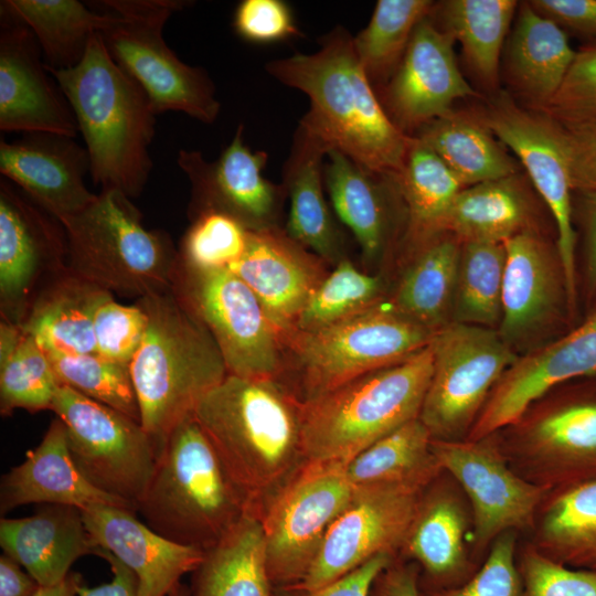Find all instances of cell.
Masks as SVG:
<instances>
[{
    "label": "cell",
    "instance_id": "obj_2",
    "mask_svg": "<svg viewBox=\"0 0 596 596\" xmlns=\"http://www.w3.org/2000/svg\"><path fill=\"white\" fill-rule=\"evenodd\" d=\"M194 418L258 514L307 460L302 403L278 380L227 374L203 397Z\"/></svg>",
    "mask_w": 596,
    "mask_h": 596
},
{
    "label": "cell",
    "instance_id": "obj_15",
    "mask_svg": "<svg viewBox=\"0 0 596 596\" xmlns=\"http://www.w3.org/2000/svg\"><path fill=\"white\" fill-rule=\"evenodd\" d=\"M432 450L469 502L471 555L478 566L503 533L515 531L521 538L530 533L547 491L511 468L492 434L476 440H432Z\"/></svg>",
    "mask_w": 596,
    "mask_h": 596
},
{
    "label": "cell",
    "instance_id": "obj_12",
    "mask_svg": "<svg viewBox=\"0 0 596 596\" xmlns=\"http://www.w3.org/2000/svg\"><path fill=\"white\" fill-rule=\"evenodd\" d=\"M345 466L306 460L262 507L274 587L300 584L310 571L331 524L353 497Z\"/></svg>",
    "mask_w": 596,
    "mask_h": 596
},
{
    "label": "cell",
    "instance_id": "obj_27",
    "mask_svg": "<svg viewBox=\"0 0 596 596\" xmlns=\"http://www.w3.org/2000/svg\"><path fill=\"white\" fill-rule=\"evenodd\" d=\"M328 266L275 226L251 231L244 255L230 269L253 290L283 334L294 327Z\"/></svg>",
    "mask_w": 596,
    "mask_h": 596
},
{
    "label": "cell",
    "instance_id": "obj_55",
    "mask_svg": "<svg viewBox=\"0 0 596 596\" xmlns=\"http://www.w3.org/2000/svg\"><path fill=\"white\" fill-rule=\"evenodd\" d=\"M395 557L381 554L324 586L309 589L297 585L274 587L273 596H370L375 581Z\"/></svg>",
    "mask_w": 596,
    "mask_h": 596
},
{
    "label": "cell",
    "instance_id": "obj_16",
    "mask_svg": "<svg viewBox=\"0 0 596 596\" xmlns=\"http://www.w3.org/2000/svg\"><path fill=\"white\" fill-rule=\"evenodd\" d=\"M481 119L518 157L553 216L568 315L573 319L577 308V234L573 223V188L562 126L545 113L521 107L502 93L489 104Z\"/></svg>",
    "mask_w": 596,
    "mask_h": 596
},
{
    "label": "cell",
    "instance_id": "obj_49",
    "mask_svg": "<svg viewBox=\"0 0 596 596\" xmlns=\"http://www.w3.org/2000/svg\"><path fill=\"white\" fill-rule=\"evenodd\" d=\"M520 538L515 531L503 533L467 582L451 588L419 589L421 596H525L517 561Z\"/></svg>",
    "mask_w": 596,
    "mask_h": 596
},
{
    "label": "cell",
    "instance_id": "obj_22",
    "mask_svg": "<svg viewBox=\"0 0 596 596\" xmlns=\"http://www.w3.org/2000/svg\"><path fill=\"white\" fill-rule=\"evenodd\" d=\"M0 130L53 132L75 138L74 111L49 73L35 35L0 10Z\"/></svg>",
    "mask_w": 596,
    "mask_h": 596
},
{
    "label": "cell",
    "instance_id": "obj_34",
    "mask_svg": "<svg viewBox=\"0 0 596 596\" xmlns=\"http://www.w3.org/2000/svg\"><path fill=\"white\" fill-rule=\"evenodd\" d=\"M533 204L518 173L464 188L445 213L438 233L454 235L460 243H504L533 230Z\"/></svg>",
    "mask_w": 596,
    "mask_h": 596
},
{
    "label": "cell",
    "instance_id": "obj_33",
    "mask_svg": "<svg viewBox=\"0 0 596 596\" xmlns=\"http://www.w3.org/2000/svg\"><path fill=\"white\" fill-rule=\"evenodd\" d=\"M460 248L454 235L438 233L405 249L391 306L434 332L450 323Z\"/></svg>",
    "mask_w": 596,
    "mask_h": 596
},
{
    "label": "cell",
    "instance_id": "obj_11",
    "mask_svg": "<svg viewBox=\"0 0 596 596\" xmlns=\"http://www.w3.org/2000/svg\"><path fill=\"white\" fill-rule=\"evenodd\" d=\"M172 287L213 337L228 374L283 379V336L253 290L235 273L193 269L178 263Z\"/></svg>",
    "mask_w": 596,
    "mask_h": 596
},
{
    "label": "cell",
    "instance_id": "obj_59",
    "mask_svg": "<svg viewBox=\"0 0 596 596\" xmlns=\"http://www.w3.org/2000/svg\"><path fill=\"white\" fill-rule=\"evenodd\" d=\"M579 211L586 235L585 289L596 294V192L579 193Z\"/></svg>",
    "mask_w": 596,
    "mask_h": 596
},
{
    "label": "cell",
    "instance_id": "obj_56",
    "mask_svg": "<svg viewBox=\"0 0 596 596\" xmlns=\"http://www.w3.org/2000/svg\"><path fill=\"white\" fill-rule=\"evenodd\" d=\"M529 3L562 28L596 39V0H532Z\"/></svg>",
    "mask_w": 596,
    "mask_h": 596
},
{
    "label": "cell",
    "instance_id": "obj_30",
    "mask_svg": "<svg viewBox=\"0 0 596 596\" xmlns=\"http://www.w3.org/2000/svg\"><path fill=\"white\" fill-rule=\"evenodd\" d=\"M0 545L40 586L60 584L78 558L95 555L82 510L61 504H44L29 517L2 518Z\"/></svg>",
    "mask_w": 596,
    "mask_h": 596
},
{
    "label": "cell",
    "instance_id": "obj_5",
    "mask_svg": "<svg viewBox=\"0 0 596 596\" xmlns=\"http://www.w3.org/2000/svg\"><path fill=\"white\" fill-rule=\"evenodd\" d=\"M248 511L255 510L225 470L194 415L179 424L161 446L137 507L156 533L203 551Z\"/></svg>",
    "mask_w": 596,
    "mask_h": 596
},
{
    "label": "cell",
    "instance_id": "obj_62",
    "mask_svg": "<svg viewBox=\"0 0 596 596\" xmlns=\"http://www.w3.org/2000/svg\"><path fill=\"white\" fill-rule=\"evenodd\" d=\"M169 596H190V590L180 584Z\"/></svg>",
    "mask_w": 596,
    "mask_h": 596
},
{
    "label": "cell",
    "instance_id": "obj_24",
    "mask_svg": "<svg viewBox=\"0 0 596 596\" xmlns=\"http://www.w3.org/2000/svg\"><path fill=\"white\" fill-rule=\"evenodd\" d=\"M0 172L36 205L61 220L88 206L97 196L85 184L89 156L75 138L53 132H25L0 140Z\"/></svg>",
    "mask_w": 596,
    "mask_h": 596
},
{
    "label": "cell",
    "instance_id": "obj_45",
    "mask_svg": "<svg viewBox=\"0 0 596 596\" xmlns=\"http://www.w3.org/2000/svg\"><path fill=\"white\" fill-rule=\"evenodd\" d=\"M504 266L503 243H461L451 322L499 326Z\"/></svg>",
    "mask_w": 596,
    "mask_h": 596
},
{
    "label": "cell",
    "instance_id": "obj_38",
    "mask_svg": "<svg viewBox=\"0 0 596 596\" xmlns=\"http://www.w3.org/2000/svg\"><path fill=\"white\" fill-rule=\"evenodd\" d=\"M416 132L414 137L446 163L464 188L519 172L515 160L481 117L451 109Z\"/></svg>",
    "mask_w": 596,
    "mask_h": 596
},
{
    "label": "cell",
    "instance_id": "obj_13",
    "mask_svg": "<svg viewBox=\"0 0 596 596\" xmlns=\"http://www.w3.org/2000/svg\"><path fill=\"white\" fill-rule=\"evenodd\" d=\"M430 347L433 372L418 418L433 440L467 439L518 354L497 330L457 322L436 331Z\"/></svg>",
    "mask_w": 596,
    "mask_h": 596
},
{
    "label": "cell",
    "instance_id": "obj_52",
    "mask_svg": "<svg viewBox=\"0 0 596 596\" xmlns=\"http://www.w3.org/2000/svg\"><path fill=\"white\" fill-rule=\"evenodd\" d=\"M540 111L561 124L596 120V43L576 51L562 85Z\"/></svg>",
    "mask_w": 596,
    "mask_h": 596
},
{
    "label": "cell",
    "instance_id": "obj_19",
    "mask_svg": "<svg viewBox=\"0 0 596 596\" xmlns=\"http://www.w3.org/2000/svg\"><path fill=\"white\" fill-rule=\"evenodd\" d=\"M592 376H596V294L581 324L518 356L491 391L467 439L500 430L551 390Z\"/></svg>",
    "mask_w": 596,
    "mask_h": 596
},
{
    "label": "cell",
    "instance_id": "obj_10",
    "mask_svg": "<svg viewBox=\"0 0 596 596\" xmlns=\"http://www.w3.org/2000/svg\"><path fill=\"white\" fill-rule=\"evenodd\" d=\"M113 18L99 35L115 63L145 91L155 113L182 111L211 124L221 105L206 71L182 62L166 43L168 19L190 4L182 0H104Z\"/></svg>",
    "mask_w": 596,
    "mask_h": 596
},
{
    "label": "cell",
    "instance_id": "obj_23",
    "mask_svg": "<svg viewBox=\"0 0 596 596\" xmlns=\"http://www.w3.org/2000/svg\"><path fill=\"white\" fill-rule=\"evenodd\" d=\"M66 256L62 223L9 181H0V305L4 320L21 323L44 269H61Z\"/></svg>",
    "mask_w": 596,
    "mask_h": 596
},
{
    "label": "cell",
    "instance_id": "obj_36",
    "mask_svg": "<svg viewBox=\"0 0 596 596\" xmlns=\"http://www.w3.org/2000/svg\"><path fill=\"white\" fill-rule=\"evenodd\" d=\"M521 539L555 563L596 573V478L547 491Z\"/></svg>",
    "mask_w": 596,
    "mask_h": 596
},
{
    "label": "cell",
    "instance_id": "obj_43",
    "mask_svg": "<svg viewBox=\"0 0 596 596\" xmlns=\"http://www.w3.org/2000/svg\"><path fill=\"white\" fill-rule=\"evenodd\" d=\"M61 386L44 348L19 323L0 324V413L52 409Z\"/></svg>",
    "mask_w": 596,
    "mask_h": 596
},
{
    "label": "cell",
    "instance_id": "obj_46",
    "mask_svg": "<svg viewBox=\"0 0 596 596\" xmlns=\"http://www.w3.org/2000/svg\"><path fill=\"white\" fill-rule=\"evenodd\" d=\"M385 290L381 274L363 272L344 257L313 290L291 329L316 331L355 317L385 301Z\"/></svg>",
    "mask_w": 596,
    "mask_h": 596
},
{
    "label": "cell",
    "instance_id": "obj_48",
    "mask_svg": "<svg viewBox=\"0 0 596 596\" xmlns=\"http://www.w3.org/2000/svg\"><path fill=\"white\" fill-rule=\"evenodd\" d=\"M251 231L235 219L215 211L191 219L178 263L193 269H230L244 255Z\"/></svg>",
    "mask_w": 596,
    "mask_h": 596
},
{
    "label": "cell",
    "instance_id": "obj_50",
    "mask_svg": "<svg viewBox=\"0 0 596 596\" xmlns=\"http://www.w3.org/2000/svg\"><path fill=\"white\" fill-rule=\"evenodd\" d=\"M94 336L97 355L130 365L148 327V315L139 302L126 306L106 291L94 313Z\"/></svg>",
    "mask_w": 596,
    "mask_h": 596
},
{
    "label": "cell",
    "instance_id": "obj_6",
    "mask_svg": "<svg viewBox=\"0 0 596 596\" xmlns=\"http://www.w3.org/2000/svg\"><path fill=\"white\" fill-rule=\"evenodd\" d=\"M432 372L429 343L398 363L302 403L306 459L347 465L379 439L418 418Z\"/></svg>",
    "mask_w": 596,
    "mask_h": 596
},
{
    "label": "cell",
    "instance_id": "obj_44",
    "mask_svg": "<svg viewBox=\"0 0 596 596\" xmlns=\"http://www.w3.org/2000/svg\"><path fill=\"white\" fill-rule=\"evenodd\" d=\"M434 4L429 0H379L368 25L353 36L356 57L376 92L396 71L416 26Z\"/></svg>",
    "mask_w": 596,
    "mask_h": 596
},
{
    "label": "cell",
    "instance_id": "obj_53",
    "mask_svg": "<svg viewBox=\"0 0 596 596\" xmlns=\"http://www.w3.org/2000/svg\"><path fill=\"white\" fill-rule=\"evenodd\" d=\"M233 28L243 40L266 44L301 35L290 6L283 0H243L236 7Z\"/></svg>",
    "mask_w": 596,
    "mask_h": 596
},
{
    "label": "cell",
    "instance_id": "obj_37",
    "mask_svg": "<svg viewBox=\"0 0 596 596\" xmlns=\"http://www.w3.org/2000/svg\"><path fill=\"white\" fill-rule=\"evenodd\" d=\"M260 517L248 511L204 550L192 572L190 596H273Z\"/></svg>",
    "mask_w": 596,
    "mask_h": 596
},
{
    "label": "cell",
    "instance_id": "obj_42",
    "mask_svg": "<svg viewBox=\"0 0 596 596\" xmlns=\"http://www.w3.org/2000/svg\"><path fill=\"white\" fill-rule=\"evenodd\" d=\"M398 185L406 210L404 251L438 234L439 224L464 185L446 163L413 136Z\"/></svg>",
    "mask_w": 596,
    "mask_h": 596
},
{
    "label": "cell",
    "instance_id": "obj_20",
    "mask_svg": "<svg viewBox=\"0 0 596 596\" xmlns=\"http://www.w3.org/2000/svg\"><path fill=\"white\" fill-rule=\"evenodd\" d=\"M472 514L457 481L443 470L422 491L396 558L419 567V589L459 586L478 570Z\"/></svg>",
    "mask_w": 596,
    "mask_h": 596
},
{
    "label": "cell",
    "instance_id": "obj_21",
    "mask_svg": "<svg viewBox=\"0 0 596 596\" xmlns=\"http://www.w3.org/2000/svg\"><path fill=\"white\" fill-rule=\"evenodd\" d=\"M453 45L451 35L426 17L396 71L376 92L389 117L406 135L451 110L455 100L478 96L461 74Z\"/></svg>",
    "mask_w": 596,
    "mask_h": 596
},
{
    "label": "cell",
    "instance_id": "obj_14",
    "mask_svg": "<svg viewBox=\"0 0 596 596\" xmlns=\"http://www.w3.org/2000/svg\"><path fill=\"white\" fill-rule=\"evenodd\" d=\"M65 426L77 469L99 491L137 512L159 448L141 423L61 385L52 409Z\"/></svg>",
    "mask_w": 596,
    "mask_h": 596
},
{
    "label": "cell",
    "instance_id": "obj_7",
    "mask_svg": "<svg viewBox=\"0 0 596 596\" xmlns=\"http://www.w3.org/2000/svg\"><path fill=\"white\" fill-rule=\"evenodd\" d=\"M58 221L66 235L71 274L138 298L172 287L178 252L170 236L147 230L123 192L102 190L88 206Z\"/></svg>",
    "mask_w": 596,
    "mask_h": 596
},
{
    "label": "cell",
    "instance_id": "obj_41",
    "mask_svg": "<svg viewBox=\"0 0 596 596\" xmlns=\"http://www.w3.org/2000/svg\"><path fill=\"white\" fill-rule=\"evenodd\" d=\"M432 436L415 418L379 439L345 466L354 487L375 483H407L425 488L441 471L433 450Z\"/></svg>",
    "mask_w": 596,
    "mask_h": 596
},
{
    "label": "cell",
    "instance_id": "obj_9",
    "mask_svg": "<svg viewBox=\"0 0 596 596\" xmlns=\"http://www.w3.org/2000/svg\"><path fill=\"white\" fill-rule=\"evenodd\" d=\"M511 468L546 490L596 478V376L562 384L492 434Z\"/></svg>",
    "mask_w": 596,
    "mask_h": 596
},
{
    "label": "cell",
    "instance_id": "obj_31",
    "mask_svg": "<svg viewBox=\"0 0 596 596\" xmlns=\"http://www.w3.org/2000/svg\"><path fill=\"white\" fill-rule=\"evenodd\" d=\"M329 147L300 125L284 166L283 185L289 200L287 235L328 265L347 257L344 238L323 194V157Z\"/></svg>",
    "mask_w": 596,
    "mask_h": 596
},
{
    "label": "cell",
    "instance_id": "obj_60",
    "mask_svg": "<svg viewBox=\"0 0 596 596\" xmlns=\"http://www.w3.org/2000/svg\"><path fill=\"white\" fill-rule=\"evenodd\" d=\"M38 582L13 558L0 556V596H34Z\"/></svg>",
    "mask_w": 596,
    "mask_h": 596
},
{
    "label": "cell",
    "instance_id": "obj_4",
    "mask_svg": "<svg viewBox=\"0 0 596 596\" xmlns=\"http://www.w3.org/2000/svg\"><path fill=\"white\" fill-rule=\"evenodd\" d=\"M137 302L148 327L129 369L140 423L160 450L228 372L213 337L173 287Z\"/></svg>",
    "mask_w": 596,
    "mask_h": 596
},
{
    "label": "cell",
    "instance_id": "obj_58",
    "mask_svg": "<svg viewBox=\"0 0 596 596\" xmlns=\"http://www.w3.org/2000/svg\"><path fill=\"white\" fill-rule=\"evenodd\" d=\"M419 567L395 558L374 583L373 596H421Z\"/></svg>",
    "mask_w": 596,
    "mask_h": 596
},
{
    "label": "cell",
    "instance_id": "obj_32",
    "mask_svg": "<svg viewBox=\"0 0 596 596\" xmlns=\"http://www.w3.org/2000/svg\"><path fill=\"white\" fill-rule=\"evenodd\" d=\"M575 54L561 25L529 2L521 4L507 43L504 65L510 85L528 108L542 110L550 103Z\"/></svg>",
    "mask_w": 596,
    "mask_h": 596
},
{
    "label": "cell",
    "instance_id": "obj_40",
    "mask_svg": "<svg viewBox=\"0 0 596 596\" xmlns=\"http://www.w3.org/2000/svg\"><path fill=\"white\" fill-rule=\"evenodd\" d=\"M518 7L514 0H447L434 4L429 17L460 43L477 79L494 89L502 47Z\"/></svg>",
    "mask_w": 596,
    "mask_h": 596
},
{
    "label": "cell",
    "instance_id": "obj_26",
    "mask_svg": "<svg viewBox=\"0 0 596 596\" xmlns=\"http://www.w3.org/2000/svg\"><path fill=\"white\" fill-rule=\"evenodd\" d=\"M327 157L323 182L333 211L353 234L364 264L380 266L394 245L397 215H406L397 175L370 170L337 149Z\"/></svg>",
    "mask_w": 596,
    "mask_h": 596
},
{
    "label": "cell",
    "instance_id": "obj_3",
    "mask_svg": "<svg viewBox=\"0 0 596 596\" xmlns=\"http://www.w3.org/2000/svg\"><path fill=\"white\" fill-rule=\"evenodd\" d=\"M47 71L74 111L94 183L138 196L153 167L156 134L157 114L145 91L110 57L99 33L76 66Z\"/></svg>",
    "mask_w": 596,
    "mask_h": 596
},
{
    "label": "cell",
    "instance_id": "obj_51",
    "mask_svg": "<svg viewBox=\"0 0 596 596\" xmlns=\"http://www.w3.org/2000/svg\"><path fill=\"white\" fill-rule=\"evenodd\" d=\"M517 561L525 596H596V573L555 563L521 538Z\"/></svg>",
    "mask_w": 596,
    "mask_h": 596
},
{
    "label": "cell",
    "instance_id": "obj_61",
    "mask_svg": "<svg viewBox=\"0 0 596 596\" xmlns=\"http://www.w3.org/2000/svg\"><path fill=\"white\" fill-rule=\"evenodd\" d=\"M83 582L78 573L71 572L68 576L57 585L40 586L34 596H77V587Z\"/></svg>",
    "mask_w": 596,
    "mask_h": 596
},
{
    "label": "cell",
    "instance_id": "obj_35",
    "mask_svg": "<svg viewBox=\"0 0 596 596\" xmlns=\"http://www.w3.org/2000/svg\"><path fill=\"white\" fill-rule=\"evenodd\" d=\"M106 291L66 269L39 290L20 326L46 351L97 354L94 313Z\"/></svg>",
    "mask_w": 596,
    "mask_h": 596
},
{
    "label": "cell",
    "instance_id": "obj_1",
    "mask_svg": "<svg viewBox=\"0 0 596 596\" xmlns=\"http://www.w3.org/2000/svg\"><path fill=\"white\" fill-rule=\"evenodd\" d=\"M312 54L295 53L269 62L267 72L304 92L310 109L299 125L356 163L398 175L413 136L389 117L354 51L353 36L338 25Z\"/></svg>",
    "mask_w": 596,
    "mask_h": 596
},
{
    "label": "cell",
    "instance_id": "obj_29",
    "mask_svg": "<svg viewBox=\"0 0 596 596\" xmlns=\"http://www.w3.org/2000/svg\"><path fill=\"white\" fill-rule=\"evenodd\" d=\"M31 503L61 504L79 510L108 504L132 511L124 502L96 489L81 473L70 453L65 426L57 417L41 443L1 479V514Z\"/></svg>",
    "mask_w": 596,
    "mask_h": 596
},
{
    "label": "cell",
    "instance_id": "obj_57",
    "mask_svg": "<svg viewBox=\"0 0 596 596\" xmlns=\"http://www.w3.org/2000/svg\"><path fill=\"white\" fill-rule=\"evenodd\" d=\"M95 555L108 562L113 578L94 587L82 582L77 587V596H138V578L127 565L103 549H96Z\"/></svg>",
    "mask_w": 596,
    "mask_h": 596
},
{
    "label": "cell",
    "instance_id": "obj_54",
    "mask_svg": "<svg viewBox=\"0 0 596 596\" xmlns=\"http://www.w3.org/2000/svg\"><path fill=\"white\" fill-rule=\"evenodd\" d=\"M561 126L573 191L596 192V120Z\"/></svg>",
    "mask_w": 596,
    "mask_h": 596
},
{
    "label": "cell",
    "instance_id": "obj_47",
    "mask_svg": "<svg viewBox=\"0 0 596 596\" xmlns=\"http://www.w3.org/2000/svg\"><path fill=\"white\" fill-rule=\"evenodd\" d=\"M46 353L61 385L140 422L139 404L128 365L97 354Z\"/></svg>",
    "mask_w": 596,
    "mask_h": 596
},
{
    "label": "cell",
    "instance_id": "obj_17",
    "mask_svg": "<svg viewBox=\"0 0 596 596\" xmlns=\"http://www.w3.org/2000/svg\"><path fill=\"white\" fill-rule=\"evenodd\" d=\"M423 490L407 483L354 488L350 503L331 524L316 561L297 586H324L381 554L396 558Z\"/></svg>",
    "mask_w": 596,
    "mask_h": 596
},
{
    "label": "cell",
    "instance_id": "obj_8",
    "mask_svg": "<svg viewBox=\"0 0 596 596\" xmlns=\"http://www.w3.org/2000/svg\"><path fill=\"white\" fill-rule=\"evenodd\" d=\"M435 332L382 304L333 326L284 332L283 382L301 402L312 401L429 345Z\"/></svg>",
    "mask_w": 596,
    "mask_h": 596
},
{
    "label": "cell",
    "instance_id": "obj_18",
    "mask_svg": "<svg viewBox=\"0 0 596 596\" xmlns=\"http://www.w3.org/2000/svg\"><path fill=\"white\" fill-rule=\"evenodd\" d=\"M265 151H253L244 141V126L238 125L233 139L214 161L200 151H179L177 163L191 184L189 217L215 211L224 213L249 231L279 225L285 188L263 174Z\"/></svg>",
    "mask_w": 596,
    "mask_h": 596
},
{
    "label": "cell",
    "instance_id": "obj_28",
    "mask_svg": "<svg viewBox=\"0 0 596 596\" xmlns=\"http://www.w3.org/2000/svg\"><path fill=\"white\" fill-rule=\"evenodd\" d=\"M82 512L95 551L111 553L136 574L138 596H169L202 561L203 550L161 536L134 511L97 504Z\"/></svg>",
    "mask_w": 596,
    "mask_h": 596
},
{
    "label": "cell",
    "instance_id": "obj_39",
    "mask_svg": "<svg viewBox=\"0 0 596 596\" xmlns=\"http://www.w3.org/2000/svg\"><path fill=\"white\" fill-rule=\"evenodd\" d=\"M0 10L30 28L47 70L76 66L93 36L113 18L111 12H93L77 0H3Z\"/></svg>",
    "mask_w": 596,
    "mask_h": 596
},
{
    "label": "cell",
    "instance_id": "obj_25",
    "mask_svg": "<svg viewBox=\"0 0 596 596\" xmlns=\"http://www.w3.org/2000/svg\"><path fill=\"white\" fill-rule=\"evenodd\" d=\"M505 266L499 329L514 351L567 308L565 280L556 247L533 230L504 243ZM570 317V316H568Z\"/></svg>",
    "mask_w": 596,
    "mask_h": 596
}]
</instances>
